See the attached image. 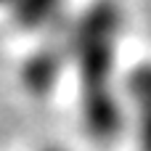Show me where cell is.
Here are the masks:
<instances>
[{
  "label": "cell",
  "instance_id": "6da1fadb",
  "mask_svg": "<svg viewBox=\"0 0 151 151\" xmlns=\"http://www.w3.org/2000/svg\"><path fill=\"white\" fill-rule=\"evenodd\" d=\"M119 93L127 106L125 114L130 111L133 117L130 127L135 130L138 151H151V61L135 64L125 74Z\"/></svg>",
  "mask_w": 151,
  "mask_h": 151
},
{
  "label": "cell",
  "instance_id": "7a4b0ae2",
  "mask_svg": "<svg viewBox=\"0 0 151 151\" xmlns=\"http://www.w3.org/2000/svg\"><path fill=\"white\" fill-rule=\"evenodd\" d=\"M19 3H21V0H0V8H3V11H13Z\"/></svg>",
  "mask_w": 151,
  "mask_h": 151
},
{
  "label": "cell",
  "instance_id": "3957f363",
  "mask_svg": "<svg viewBox=\"0 0 151 151\" xmlns=\"http://www.w3.org/2000/svg\"><path fill=\"white\" fill-rule=\"evenodd\" d=\"M37 151H66L64 146H42V149H37Z\"/></svg>",
  "mask_w": 151,
  "mask_h": 151
}]
</instances>
